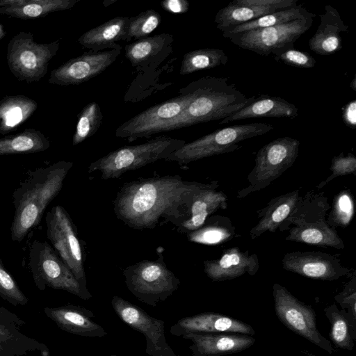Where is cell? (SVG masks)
<instances>
[{
  "mask_svg": "<svg viewBox=\"0 0 356 356\" xmlns=\"http://www.w3.org/2000/svg\"><path fill=\"white\" fill-rule=\"evenodd\" d=\"M217 181L209 183L194 196L188 213V219L177 227L179 233H189L200 228L206 220L219 209L227 207V196L216 191Z\"/></svg>",
  "mask_w": 356,
  "mask_h": 356,
  "instance_id": "21",
  "label": "cell"
},
{
  "mask_svg": "<svg viewBox=\"0 0 356 356\" xmlns=\"http://www.w3.org/2000/svg\"><path fill=\"white\" fill-rule=\"evenodd\" d=\"M28 267L34 282L41 290L48 286L66 291L85 300L92 298L89 291L82 288L72 271L47 241H33L29 251Z\"/></svg>",
  "mask_w": 356,
  "mask_h": 356,
  "instance_id": "9",
  "label": "cell"
},
{
  "mask_svg": "<svg viewBox=\"0 0 356 356\" xmlns=\"http://www.w3.org/2000/svg\"><path fill=\"white\" fill-rule=\"evenodd\" d=\"M73 163L60 161L29 172L13 194L15 216L10 227L11 239L21 242L38 225L49 203L60 191Z\"/></svg>",
  "mask_w": 356,
  "mask_h": 356,
  "instance_id": "2",
  "label": "cell"
},
{
  "mask_svg": "<svg viewBox=\"0 0 356 356\" xmlns=\"http://www.w3.org/2000/svg\"><path fill=\"white\" fill-rule=\"evenodd\" d=\"M0 296L13 305H26L28 299L19 289L0 258Z\"/></svg>",
  "mask_w": 356,
  "mask_h": 356,
  "instance_id": "41",
  "label": "cell"
},
{
  "mask_svg": "<svg viewBox=\"0 0 356 356\" xmlns=\"http://www.w3.org/2000/svg\"><path fill=\"white\" fill-rule=\"evenodd\" d=\"M47 238L54 250L72 271L82 288L87 289L83 266V252L77 230L70 215L60 205L54 206L45 216Z\"/></svg>",
  "mask_w": 356,
  "mask_h": 356,
  "instance_id": "10",
  "label": "cell"
},
{
  "mask_svg": "<svg viewBox=\"0 0 356 356\" xmlns=\"http://www.w3.org/2000/svg\"><path fill=\"white\" fill-rule=\"evenodd\" d=\"M6 33L5 32L3 27L1 24H0V40L2 39L5 35Z\"/></svg>",
  "mask_w": 356,
  "mask_h": 356,
  "instance_id": "48",
  "label": "cell"
},
{
  "mask_svg": "<svg viewBox=\"0 0 356 356\" xmlns=\"http://www.w3.org/2000/svg\"><path fill=\"white\" fill-rule=\"evenodd\" d=\"M321 23L317 31L309 39L311 50L320 56H329L342 48L341 33L348 31L337 9L330 5L325 6V13L319 15Z\"/></svg>",
  "mask_w": 356,
  "mask_h": 356,
  "instance_id": "23",
  "label": "cell"
},
{
  "mask_svg": "<svg viewBox=\"0 0 356 356\" xmlns=\"http://www.w3.org/2000/svg\"><path fill=\"white\" fill-rule=\"evenodd\" d=\"M315 16V14L309 13L301 5H297L292 8L265 15L249 22L227 29L222 31V34L224 36L254 29H264Z\"/></svg>",
  "mask_w": 356,
  "mask_h": 356,
  "instance_id": "36",
  "label": "cell"
},
{
  "mask_svg": "<svg viewBox=\"0 0 356 356\" xmlns=\"http://www.w3.org/2000/svg\"><path fill=\"white\" fill-rule=\"evenodd\" d=\"M203 264L205 274L214 282L230 280L245 273L253 276L259 268L256 253L242 251L238 247L227 249L218 259L205 260Z\"/></svg>",
  "mask_w": 356,
  "mask_h": 356,
  "instance_id": "19",
  "label": "cell"
},
{
  "mask_svg": "<svg viewBox=\"0 0 356 356\" xmlns=\"http://www.w3.org/2000/svg\"><path fill=\"white\" fill-rule=\"evenodd\" d=\"M209 184L184 180L181 176L139 178L124 183L113 202L116 217L135 229H154L188 219L190 204Z\"/></svg>",
  "mask_w": 356,
  "mask_h": 356,
  "instance_id": "1",
  "label": "cell"
},
{
  "mask_svg": "<svg viewBox=\"0 0 356 356\" xmlns=\"http://www.w3.org/2000/svg\"><path fill=\"white\" fill-rule=\"evenodd\" d=\"M103 119L99 105L92 102L86 105L78 115L72 145H76L93 136L99 129Z\"/></svg>",
  "mask_w": 356,
  "mask_h": 356,
  "instance_id": "38",
  "label": "cell"
},
{
  "mask_svg": "<svg viewBox=\"0 0 356 356\" xmlns=\"http://www.w3.org/2000/svg\"><path fill=\"white\" fill-rule=\"evenodd\" d=\"M33 39L31 32L21 31L10 39L7 47L9 70L18 80L28 83L44 76L60 47V39L50 43H38Z\"/></svg>",
  "mask_w": 356,
  "mask_h": 356,
  "instance_id": "8",
  "label": "cell"
},
{
  "mask_svg": "<svg viewBox=\"0 0 356 356\" xmlns=\"http://www.w3.org/2000/svg\"><path fill=\"white\" fill-rule=\"evenodd\" d=\"M51 145L50 140L40 131L29 128L0 138V156L42 152Z\"/></svg>",
  "mask_w": 356,
  "mask_h": 356,
  "instance_id": "34",
  "label": "cell"
},
{
  "mask_svg": "<svg viewBox=\"0 0 356 356\" xmlns=\"http://www.w3.org/2000/svg\"><path fill=\"white\" fill-rule=\"evenodd\" d=\"M342 119L344 124L354 129L356 126V100L349 102L342 108Z\"/></svg>",
  "mask_w": 356,
  "mask_h": 356,
  "instance_id": "45",
  "label": "cell"
},
{
  "mask_svg": "<svg viewBox=\"0 0 356 356\" xmlns=\"http://www.w3.org/2000/svg\"><path fill=\"white\" fill-rule=\"evenodd\" d=\"M300 141L291 137L276 138L257 153L254 166L248 175V184L237 192L242 199L268 186L296 161Z\"/></svg>",
  "mask_w": 356,
  "mask_h": 356,
  "instance_id": "7",
  "label": "cell"
},
{
  "mask_svg": "<svg viewBox=\"0 0 356 356\" xmlns=\"http://www.w3.org/2000/svg\"><path fill=\"white\" fill-rule=\"evenodd\" d=\"M111 305L124 323L145 336V352L149 356H180L166 341L163 321L151 316L139 307L117 296L113 297Z\"/></svg>",
  "mask_w": 356,
  "mask_h": 356,
  "instance_id": "14",
  "label": "cell"
},
{
  "mask_svg": "<svg viewBox=\"0 0 356 356\" xmlns=\"http://www.w3.org/2000/svg\"><path fill=\"white\" fill-rule=\"evenodd\" d=\"M274 127L262 122H253L227 127L205 135L192 142L186 143L165 159L179 165H186L209 156L228 153L238 149V143L264 135Z\"/></svg>",
  "mask_w": 356,
  "mask_h": 356,
  "instance_id": "5",
  "label": "cell"
},
{
  "mask_svg": "<svg viewBox=\"0 0 356 356\" xmlns=\"http://www.w3.org/2000/svg\"><path fill=\"white\" fill-rule=\"evenodd\" d=\"M354 211L355 205L351 191L348 189L341 191L334 197L326 222L334 229L338 227L345 228L350 223Z\"/></svg>",
  "mask_w": 356,
  "mask_h": 356,
  "instance_id": "39",
  "label": "cell"
},
{
  "mask_svg": "<svg viewBox=\"0 0 356 356\" xmlns=\"http://www.w3.org/2000/svg\"><path fill=\"white\" fill-rule=\"evenodd\" d=\"M189 340L192 356H222L241 352L251 347L256 339L237 333H188L181 336Z\"/></svg>",
  "mask_w": 356,
  "mask_h": 356,
  "instance_id": "20",
  "label": "cell"
},
{
  "mask_svg": "<svg viewBox=\"0 0 356 356\" xmlns=\"http://www.w3.org/2000/svg\"><path fill=\"white\" fill-rule=\"evenodd\" d=\"M282 266L287 271L322 281H334L352 275L339 258L318 251L288 252L282 259Z\"/></svg>",
  "mask_w": 356,
  "mask_h": 356,
  "instance_id": "16",
  "label": "cell"
},
{
  "mask_svg": "<svg viewBox=\"0 0 356 356\" xmlns=\"http://www.w3.org/2000/svg\"><path fill=\"white\" fill-rule=\"evenodd\" d=\"M350 280L343 289L334 296L335 301L345 310L356 327V273L353 271Z\"/></svg>",
  "mask_w": 356,
  "mask_h": 356,
  "instance_id": "44",
  "label": "cell"
},
{
  "mask_svg": "<svg viewBox=\"0 0 356 356\" xmlns=\"http://www.w3.org/2000/svg\"><path fill=\"white\" fill-rule=\"evenodd\" d=\"M156 260H143L123 270L128 290L140 302L155 307L179 287V279L168 268L162 252L157 249Z\"/></svg>",
  "mask_w": 356,
  "mask_h": 356,
  "instance_id": "6",
  "label": "cell"
},
{
  "mask_svg": "<svg viewBox=\"0 0 356 356\" xmlns=\"http://www.w3.org/2000/svg\"><path fill=\"white\" fill-rule=\"evenodd\" d=\"M129 17H116L84 33L78 42L92 52L111 49L120 44L116 42L126 40L127 28Z\"/></svg>",
  "mask_w": 356,
  "mask_h": 356,
  "instance_id": "28",
  "label": "cell"
},
{
  "mask_svg": "<svg viewBox=\"0 0 356 356\" xmlns=\"http://www.w3.org/2000/svg\"><path fill=\"white\" fill-rule=\"evenodd\" d=\"M288 231L289 233L285 238L286 241L336 249L345 248L341 238L326 221L293 226Z\"/></svg>",
  "mask_w": 356,
  "mask_h": 356,
  "instance_id": "32",
  "label": "cell"
},
{
  "mask_svg": "<svg viewBox=\"0 0 356 356\" xmlns=\"http://www.w3.org/2000/svg\"><path fill=\"white\" fill-rule=\"evenodd\" d=\"M350 87L354 90H356V77L355 76L353 77L352 81H350Z\"/></svg>",
  "mask_w": 356,
  "mask_h": 356,
  "instance_id": "47",
  "label": "cell"
},
{
  "mask_svg": "<svg viewBox=\"0 0 356 356\" xmlns=\"http://www.w3.org/2000/svg\"><path fill=\"white\" fill-rule=\"evenodd\" d=\"M330 170L332 172L331 175L316 186L317 189L322 188L337 177L351 174L355 175L356 157L352 153H348L346 156L341 153L332 158Z\"/></svg>",
  "mask_w": 356,
  "mask_h": 356,
  "instance_id": "43",
  "label": "cell"
},
{
  "mask_svg": "<svg viewBox=\"0 0 356 356\" xmlns=\"http://www.w3.org/2000/svg\"><path fill=\"white\" fill-rule=\"evenodd\" d=\"M173 40V36L170 33H161L137 40L125 46V57L133 67L147 66L159 56H167L172 50Z\"/></svg>",
  "mask_w": 356,
  "mask_h": 356,
  "instance_id": "29",
  "label": "cell"
},
{
  "mask_svg": "<svg viewBox=\"0 0 356 356\" xmlns=\"http://www.w3.org/2000/svg\"><path fill=\"white\" fill-rule=\"evenodd\" d=\"M165 10L173 13H184L188 11L189 3L186 0H165L161 3Z\"/></svg>",
  "mask_w": 356,
  "mask_h": 356,
  "instance_id": "46",
  "label": "cell"
},
{
  "mask_svg": "<svg viewBox=\"0 0 356 356\" xmlns=\"http://www.w3.org/2000/svg\"><path fill=\"white\" fill-rule=\"evenodd\" d=\"M170 332L181 337L188 333H237L254 335L253 327L240 320L214 312H204L179 319Z\"/></svg>",
  "mask_w": 356,
  "mask_h": 356,
  "instance_id": "18",
  "label": "cell"
},
{
  "mask_svg": "<svg viewBox=\"0 0 356 356\" xmlns=\"http://www.w3.org/2000/svg\"><path fill=\"white\" fill-rule=\"evenodd\" d=\"M228 56L220 49L205 48L195 49L184 55L179 74L186 75L200 70L225 65Z\"/></svg>",
  "mask_w": 356,
  "mask_h": 356,
  "instance_id": "37",
  "label": "cell"
},
{
  "mask_svg": "<svg viewBox=\"0 0 356 356\" xmlns=\"http://www.w3.org/2000/svg\"><path fill=\"white\" fill-rule=\"evenodd\" d=\"M307 356H316L315 355H314L313 353H310L307 351H302Z\"/></svg>",
  "mask_w": 356,
  "mask_h": 356,
  "instance_id": "49",
  "label": "cell"
},
{
  "mask_svg": "<svg viewBox=\"0 0 356 356\" xmlns=\"http://www.w3.org/2000/svg\"><path fill=\"white\" fill-rule=\"evenodd\" d=\"M38 108V103L22 95H7L0 99V134L5 135L17 129Z\"/></svg>",
  "mask_w": 356,
  "mask_h": 356,
  "instance_id": "31",
  "label": "cell"
},
{
  "mask_svg": "<svg viewBox=\"0 0 356 356\" xmlns=\"http://www.w3.org/2000/svg\"><path fill=\"white\" fill-rule=\"evenodd\" d=\"M122 47L99 52H88L53 70L48 82L54 85H78L102 73L118 58Z\"/></svg>",
  "mask_w": 356,
  "mask_h": 356,
  "instance_id": "15",
  "label": "cell"
},
{
  "mask_svg": "<svg viewBox=\"0 0 356 356\" xmlns=\"http://www.w3.org/2000/svg\"><path fill=\"white\" fill-rule=\"evenodd\" d=\"M274 309L277 318L289 330L308 340L329 354H332L331 341L318 330L314 309L299 300L278 283L273 286Z\"/></svg>",
  "mask_w": 356,
  "mask_h": 356,
  "instance_id": "11",
  "label": "cell"
},
{
  "mask_svg": "<svg viewBox=\"0 0 356 356\" xmlns=\"http://www.w3.org/2000/svg\"><path fill=\"white\" fill-rule=\"evenodd\" d=\"M190 99L191 94L185 86L179 90L178 96L152 106L123 122L116 129L115 136L133 142L164 132L170 122L181 116Z\"/></svg>",
  "mask_w": 356,
  "mask_h": 356,
  "instance_id": "12",
  "label": "cell"
},
{
  "mask_svg": "<svg viewBox=\"0 0 356 356\" xmlns=\"http://www.w3.org/2000/svg\"><path fill=\"white\" fill-rule=\"evenodd\" d=\"M161 22V15L152 9L141 12L135 17H129L125 40H137L147 37L159 26Z\"/></svg>",
  "mask_w": 356,
  "mask_h": 356,
  "instance_id": "40",
  "label": "cell"
},
{
  "mask_svg": "<svg viewBox=\"0 0 356 356\" xmlns=\"http://www.w3.org/2000/svg\"><path fill=\"white\" fill-rule=\"evenodd\" d=\"M111 356H117V355H111Z\"/></svg>",
  "mask_w": 356,
  "mask_h": 356,
  "instance_id": "50",
  "label": "cell"
},
{
  "mask_svg": "<svg viewBox=\"0 0 356 356\" xmlns=\"http://www.w3.org/2000/svg\"><path fill=\"white\" fill-rule=\"evenodd\" d=\"M324 312L330 323V338L334 346L352 350L356 340V327L348 313L343 309L339 310L335 304L326 307Z\"/></svg>",
  "mask_w": 356,
  "mask_h": 356,
  "instance_id": "35",
  "label": "cell"
},
{
  "mask_svg": "<svg viewBox=\"0 0 356 356\" xmlns=\"http://www.w3.org/2000/svg\"><path fill=\"white\" fill-rule=\"evenodd\" d=\"M79 0H0V14L29 19L73 8Z\"/></svg>",
  "mask_w": 356,
  "mask_h": 356,
  "instance_id": "26",
  "label": "cell"
},
{
  "mask_svg": "<svg viewBox=\"0 0 356 356\" xmlns=\"http://www.w3.org/2000/svg\"><path fill=\"white\" fill-rule=\"evenodd\" d=\"M312 24L313 17H308L223 37L242 49L267 56L280 49L294 47L295 42L311 28Z\"/></svg>",
  "mask_w": 356,
  "mask_h": 356,
  "instance_id": "13",
  "label": "cell"
},
{
  "mask_svg": "<svg viewBox=\"0 0 356 356\" xmlns=\"http://www.w3.org/2000/svg\"><path fill=\"white\" fill-rule=\"evenodd\" d=\"M46 314L62 330L79 336L103 337L106 330L92 318V312L76 305L46 308Z\"/></svg>",
  "mask_w": 356,
  "mask_h": 356,
  "instance_id": "22",
  "label": "cell"
},
{
  "mask_svg": "<svg viewBox=\"0 0 356 356\" xmlns=\"http://www.w3.org/2000/svg\"><path fill=\"white\" fill-rule=\"evenodd\" d=\"M302 197L298 189L271 199L265 207L257 211L259 220L250 231V238L254 240L266 232H275Z\"/></svg>",
  "mask_w": 356,
  "mask_h": 356,
  "instance_id": "24",
  "label": "cell"
},
{
  "mask_svg": "<svg viewBox=\"0 0 356 356\" xmlns=\"http://www.w3.org/2000/svg\"><path fill=\"white\" fill-rule=\"evenodd\" d=\"M298 115L296 105L280 97L260 95L248 106L222 120L220 124L257 118H289Z\"/></svg>",
  "mask_w": 356,
  "mask_h": 356,
  "instance_id": "25",
  "label": "cell"
},
{
  "mask_svg": "<svg viewBox=\"0 0 356 356\" xmlns=\"http://www.w3.org/2000/svg\"><path fill=\"white\" fill-rule=\"evenodd\" d=\"M17 316L0 309V356H21L45 346L19 332Z\"/></svg>",
  "mask_w": 356,
  "mask_h": 356,
  "instance_id": "27",
  "label": "cell"
},
{
  "mask_svg": "<svg viewBox=\"0 0 356 356\" xmlns=\"http://www.w3.org/2000/svg\"><path fill=\"white\" fill-rule=\"evenodd\" d=\"M191 99L177 120L165 129L169 131L194 124L223 120L256 98L247 97L228 77L206 76L189 83Z\"/></svg>",
  "mask_w": 356,
  "mask_h": 356,
  "instance_id": "3",
  "label": "cell"
},
{
  "mask_svg": "<svg viewBox=\"0 0 356 356\" xmlns=\"http://www.w3.org/2000/svg\"><path fill=\"white\" fill-rule=\"evenodd\" d=\"M186 141L166 136H157L144 143L122 147L92 162L89 173L99 171L101 178L116 179L128 171L137 170L161 159L181 148Z\"/></svg>",
  "mask_w": 356,
  "mask_h": 356,
  "instance_id": "4",
  "label": "cell"
},
{
  "mask_svg": "<svg viewBox=\"0 0 356 356\" xmlns=\"http://www.w3.org/2000/svg\"><path fill=\"white\" fill-rule=\"evenodd\" d=\"M186 236L194 243L217 245L234 238L236 229L229 218L214 215L209 216L200 228L187 233Z\"/></svg>",
  "mask_w": 356,
  "mask_h": 356,
  "instance_id": "33",
  "label": "cell"
},
{
  "mask_svg": "<svg viewBox=\"0 0 356 356\" xmlns=\"http://www.w3.org/2000/svg\"><path fill=\"white\" fill-rule=\"evenodd\" d=\"M298 0H233L219 10L214 22L221 32L265 15L297 6Z\"/></svg>",
  "mask_w": 356,
  "mask_h": 356,
  "instance_id": "17",
  "label": "cell"
},
{
  "mask_svg": "<svg viewBox=\"0 0 356 356\" xmlns=\"http://www.w3.org/2000/svg\"><path fill=\"white\" fill-rule=\"evenodd\" d=\"M330 209L327 198L323 193L309 191L297 204L290 216L281 225L279 230L288 231L291 225L301 226L325 222Z\"/></svg>",
  "mask_w": 356,
  "mask_h": 356,
  "instance_id": "30",
  "label": "cell"
},
{
  "mask_svg": "<svg viewBox=\"0 0 356 356\" xmlns=\"http://www.w3.org/2000/svg\"><path fill=\"white\" fill-rule=\"evenodd\" d=\"M273 54L277 62L298 68L309 69L316 64L315 58L308 52L298 50L294 47L280 49Z\"/></svg>",
  "mask_w": 356,
  "mask_h": 356,
  "instance_id": "42",
  "label": "cell"
}]
</instances>
